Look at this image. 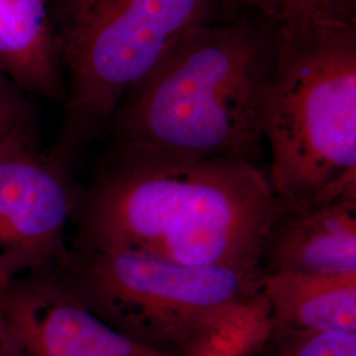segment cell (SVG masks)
I'll return each instance as SVG.
<instances>
[{
	"instance_id": "6da1fadb",
	"label": "cell",
	"mask_w": 356,
	"mask_h": 356,
	"mask_svg": "<svg viewBox=\"0 0 356 356\" xmlns=\"http://www.w3.org/2000/svg\"><path fill=\"white\" fill-rule=\"evenodd\" d=\"M279 211L267 173L254 163L114 154L79 201L76 247L260 270Z\"/></svg>"
},
{
	"instance_id": "7a4b0ae2",
	"label": "cell",
	"mask_w": 356,
	"mask_h": 356,
	"mask_svg": "<svg viewBox=\"0 0 356 356\" xmlns=\"http://www.w3.org/2000/svg\"><path fill=\"white\" fill-rule=\"evenodd\" d=\"M279 28L243 13L185 35L118 106L114 154L257 164Z\"/></svg>"
},
{
	"instance_id": "3957f363",
	"label": "cell",
	"mask_w": 356,
	"mask_h": 356,
	"mask_svg": "<svg viewBox=\"0 0 356 356\" xmlns=\"http://www.w3.org/2000/svg\"><path fill=\"white\" fill-rule=\"evenodd\" d=\"M54 272L99 318L168 355H250L270 326L260 270L76 247Z\"/></svg>"
},
{
	"instance_id": "277c9868",
	"label": "cell",
	"mask_w": 356,
	"mask_h": 356,
	"mask_svg": "<svg viewBox=\"0 0 356 356\" xmlns=\"http://www.w3.org/2000/svg\"><path fill=\"white\" fill-rule=\"evenodd\" d=\"M263 138L282 207L356 197V23L280 24Z\"/></svg>"
},
{
	"instance_id": "5b68a950",
	"label": "cell",
	"mask_w": 356,
	"mask_h": 356,
	"mask_svg": "<svg viewBox=\"0 0 356 356\" xmlns=\"http://www.w3.org/2000/svg\"><path fill=\"white\" fill-rule=\"evenodd\" d=\"M220 0H49L65 79L64 152L104 131L128 91L177 41L216 22Z\"/></svg>"
},
{
	"instance_id": "8992f818",
	"label": "cell",
	"mask_w": 356,
	"mask_h": 356,
	"mask_svg": "<svg viewBox=\"0 0 356 356\" xmlns=\"http://www.w3.org/2000/svg\"><path fill=\"white\" fill-rule=\"evenodd\" d=\"M69 160L60 148L42 152L33 124L0 143V286L56 270L69 254L81 201Z\"/></svg>"
},
{
	"instance_id": "52a82bcc",
	"label": "cell",
	"mask_w": 356,
	"mask_h": 356,
	"mask_svg": "<svg viewBox=\"0 0 356 356\" xmlns=\"http://www.w3.org/2000/svg\"><path fill=\"white\" fill-rule=\"evenodd\" d=\"M0 314L23 356H173L139 343L99 318L56 272L0 286Z\"/></svg>"
},
{
	"instance_id": "ba28073f",
	"label": "cell",
	"mask_w": 356,
	"mask_h": 356,
	"mask_svg": "<svg viewBox=\"0 0 356 356\" xmlns=\"http://www.w3.org/2000/svg\"><path fill=\"white\" fill-rule=\"evenodd\" d=\"M261 275H356V197L282 207L260 260Z\"/></svg>"
},
{
	"instance_id": "9c48e42d",
	"label": "cell",
	"mask_w": 356,
	"mask_h": 356,
	"mask_svg": "<svg viewBox=\"0 0 356 356\" xmlns=\"http://www.w3.org/2000/svg\"><path fill=\"white\" fill-rule=\"evenodd\" d=\"M0 72L26 94L64 102L49 0H0Z\"/></svg>"
},
{
	"instance_id": "30bf717a",
	"label": "cell",
	"mask_w": 356,
	"mask_h": 356,
	"mask_svg": "<svg viewBox=\"0 0 356 356\" xmlns=\"http://www.w3.org/2000/svg\"><path fill=\"white\" fill-rule=\"evenodd\" d=\"M272 325L302 331L356 332V275H261Z\"/></svg>"
},
{
	"instance_id": "8fae6325",
	"label": "cell",
	"mask_w": 356,
	"mask_h": 356,
	"mask_svg": "<svg viewBox=\"0 0 356 356\" xmlns=\"http://www.w3.org/2000/svg\"><path fill=\"white\" fill-rule=\"evenodd\" d=\"M248 356H356V332L291 330L270 323Z\"/></svg>"
},
{
	"instance_id": "7c38bea8",
	"label": "cell",
	"mask_w": 356,
	"mask_h": 356,
	"mask_svg": "<svg viewBox=\"0 0 356 356\" xmlns=\"http://www.w3.org/2000/svg\"><path fill=\"white\" fill-rule=\"evenodd\" d=\"M220 1L223 4L225 0ZM226 4L279 24L313 20L356 23V0H226Z\"/></svg>"
},
{
	"instance_id": "4fadbf2b",
	"label": "cell",
	"mask_w": 356,
	"mask_h": 356,
	"mask_svg": "<svg viewBox=\"0 0 356 356\" xmlns=\"http://www.w3.org/2000/svg\"><path fill=\"white\" fill-rule=\"evenodd\" d=\"M29 124L33 122L26 92L0 72V143Z\"/></svg>"
},
{
	"instance_id": "5bb4252c",
	"label": "cell",
	"mask_w": 356,
	"mask_h": 356,
	"mask_svg": "<svg viewBox=\"0 0 356 356\" xmlns=\"http://www.w3.org/2000/svg\"><path fill=\"white\" fill-rule=\"evenodd\" d=\"M0 356H23L20 343L8 322L0 314Z\"/></svg>"
},
{
	"instance_id": "9a60e30c",
	"label": "cell",
	"mask_w": 356,
	"mask_h": 356,
	"mask_svg": "<svg viewBox=\"0 0 356 356\" xmlns=\"http://www.w3.org/2000/svg\"><path fill=\"white\" fill-rule=\"evenodd\" d=\"M207 356H213V355H207Z\"/></svg>"
}]
</instances>
